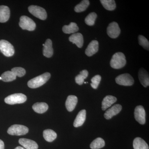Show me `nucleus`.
I'll return each mask as SVG.
<instances>
[{
    "label": "nucleus",
    "mask_w": 149,
    "mask_h": 149,
    "mask_svg": "<svg viewBox=\"0 0 149 149\" xmlns=\"http://www.w3.org/2000/svg\"><path fill=\"white\" fill-rule=\"evenodd\" d=\"M146 116L143 107L139 105L136 107L134 111V117L136 121L141 125H144L146 122Z\"/></svg>",
    "instance_id": "obj_9"
},
{
    "label": "nucleus",
    "mask_w": 149,
    "mask_h": 149,
    "mask_svg": "<svg viewBox=\"0 0 149 149\" xmlns=\"http://www.w3.org/2000/svg\"><path fill=\"white\" fill-rule=\"evenodd\" d=\"M86 117V111L85 109L80 111L77 114L74 121L73 125L75 128L80 127L85 122Z\"/></svg>",
    "instance_id": "obj_18"
},
{
    "label": "nucleus",
    "mask_w": 149,
    "mask_h": 149,
    "mask_svg": "<svg viewBox=\"0 0 149 149\" xmlns=\"http://www.w3.org/2000/svg\"><path fill=\"white\" fill-rule=\"evenodd\" d=\"M15 149H25V148H22V147H20V146H18L17 147H16V148H15Z\"/></svg>",
    "instance_id": "obj_35"
},
{
    "label": "nucleus",
    "mask_w": 149,
    "mask_h": 149,
    "mask_svg": "<svg viewBox=\"0 0 149 149\" xmlns=\"http://www.w3.org/2000/svg\"><path fill=\"white\" fill-rule=\"evenodd\" d=\"M19 143L26 149H38V146L36 142L29 139H20L19 140Z\"/></svg>",
    "instance_id": "obj_15"
},
{
    "label": "nucleus",
    "mask_w": 149,
    "mask_h": 149,
    "mask_svg": "<svg viewBox=\"0 0 149 149\" xmlns=\"http://www.w3.org/2000/svg\"><path fill=\"white\" fill-rule=\"evenodd\" d=\"M101 3L103 6L107 10H114L116 8V4L113 0H101Z\"/></svg>",
    "instance_id": "obj_25"
},
{
    "label": "nucleus",
    "mask_w": 149,
    "mask_h": 149,
    "mask_svg": "<svg viewBox=\"0 0 149 149\" xmlns=\"http://www.w3.org/2000/svg\"><path fill=\"white\" fill-rule=\"evenodd\" d=\"M52 42L50 39H47L45 43L43 48V55L47 58H50L53 55Z\"/></svg>",
    "instance_id": "obj_19"
},
{
    "label": "nucleus",
    "mask_w": 149,
    "mask_h": 149,
    "mask_svg": "<svg viewBox=\"0 0 149 149\" xmlns=\"http://www.w3.org/2000/svg\"><path fill=\"white\" fill-rule=\"evenodd\" d=\"M97 17V14L95 12L91 13L85 18V23L89 26H93Z\"/></svg>",
    "instance_id": "obj_30"
},
{
    "label": "nucleus",
    "mask_w": 149,
    "mask_h": 149,
    "mask_svg": "<svg viewBox=\"0 0 149 149\" xmlns=\"http://www.w3.org/2000/svg\"><path fill=\"white\" fill-rule=\"evenodd\" d=\"M88 72L86 70H84L80 72V74H78L75 77V82L79 85H83L84 80L88 77Z\"/></svg>",
    "instance_id": "obj_28"
},
{
    "label": "nucleus",
    "mask_w": 149,
    "mask_h": 149,
    "mask_svg": "<svg viewBox=\"0 0 149 149\" xmlns=\"http://www.w3.org/2000/svg\"><path fill=\"white\" fill-rule=\"evenodd\" d=\"M0 50L4 55L7 57L12 56L15 53L13 46L5 40H0Z\"/></svg>",
    "instance_id": "obj_6"
},
{
    "label": "nucleus",
    "mask_w": 149,
    "mask_h": 149,
    "mask_svg": "<svg viewBox=\"0 0 149 149\" xmlns=\"http://www.w3.org/2000/svg\"><path fill=\"white\" fill-rule=\"evenodd\" d=\"M1 77H0V80H1Z\"/></svg>",
    "instance_id": "obj_36"
},
{
    "label": "nucleus",
    "mask_w": 149,
    "mask_h": 149,
    "mask_svg": "<svg viewBox=\"0 0 149 149\" xmlns=\"http://www.w3.org/2000/svg\"><path fill=\"white\" fill-rule=\"evenodd\" d=\"M19 26L22 29L29 31L35 30L36 27L35 22L28 17L24 15L20 17Z\"/></svg>",
    "instance_id": "obj_5"
},
{
    "label": "nucleus",
    "mask_w": 149,
    "mask_h": 149,
    "mask_svg": "<svg viewBox=\"0 0 149 149\" xmlns=\"http://www.w3.org/2000/svg\"><path fill=\"white\" fill-rule=\"evenodd\" d=\"M43 137L46 141L52 142L56 139L57 134L54 130L51 129H47L43 132Z\"/></svg>",
    "instance_id": "obj_23"
},
{
    "label": "nucleus",
    "mask_w": 149,
    "mask_h": 149,
    "mask_svg": "<svg viewBox=\"0 0 149 149\" xmlns=\"http://www.w3.org/2000/svg\"><path fill=\"white\" fill-rule=\"evenodd\" d=\"M28 10L32 15L42 20H45L47 18V13L45 10L41 7L31 6L28 8Z\"/></svg>",
    "instance_id": "obj_7"
},
{
    "label": "nucleus",
    "mask_w": 149,
    "mask_h": 149,
    "mask_svg": "<svg viewBox=\"0 0 149 149\" xmlns=\"http://www.w3.org/2000/svg\"><path fill=\"white\" fill-rule=\"evenodd\" d=\"M27 97L22 93H16L8 96L5 99V102L8 104L13 105L23 103L27 100Z\"/></svg>",
    "instance_id": "obj_3"
},
{
    "label": "nucleus",
    "mask_w": 149,
    "mask_h": 149,
    "mask_svg": "<svg viewBox=\"0 0 149 149\" xmlns=\"http://www.w3.org/2000/svg\"><path fill=\"white\" fill-rule=\"evenodd\" d=\"M50 77V73L45 72L29 80L27 83V85L29 88H39L47 83Z\"/></svg>",
    "instance_id": "obj_1"
},
{
    "label": "nucleus",
    "mask_w": 149,
    "mask_h": 149,
    "mask_svg": "<svg viewBox=\"0 0 149 149\" xmlns=\"http://www.w3.org/2000/svg\"><path fill=\"white\" fill-rule=\"evenodd\" d=\"M0 149H4V143L1 139H0Z\"/></svg>",
    "instance_id": "obj_34"
},
{
    "label": "nucleus",
    "mask_w": 149,
    "mask_h": 149,
    "mask_svg": "<svg viewBox=\"0 0 149 149\" xmlns=\"http://www.w3.org/2000/svg\"><path fill=\"white\" fill-rule=\"evenodd\" d=\"M105 146V141L101 138H97L93 141L90 145L92 149H100Z\"/></svg>",
    "instance_id": "obj_26"
},
{
    "label": "nucleus",
    "mask_w": 149,
    "mask_h": 149,
    "mask_svg": "<svg viewBox=\"0 0 149 149\" xmlns=\"http://www.w3.org/2000/svg\"><path fill=\"white\" fill-rule=\"evenodd\" d=\"M63 31L65 34H71L77 32L79 30V27L74 22H71L68 25H64L62 28Z\"/></svg>",
    "instance_id": "obj_24"
},
{
    "label": "nucleus",
    "mask_w": 149,
    "mask_h": 149,
    "mask_svg": "<svg viewBox=\"0 0 149 149\" xmlns=\"http://www.w3.org/2000/svg\"><path fill=\"white\" fill-rule=\"evenodd\" d=\"M90 5V2L88 0H83L75 6L74 10L77 13L82 12L87 9Z\"/></svg>",
    "instance_id": "obj_29"
},
{
    "label": "nucleus",
    "mask_w": 149,
    "mask_h": 149,
    "mask_svg": "<svg viewBox=\"0 0 149 149\" xmlns=\"http://www.w3.org/2000/svg\"><path fill=\"white\" fill-rule=\"evenodd\" d=\"M101 79V76L99 74H97L93 77L91 79V82H92V83L91 84V87L93 89H97L98 87L99 84L100 83Z\"/></svg>",
    "instance_id": "obj_32"
},
{
    "label": "nucleus",
    "mask_w": 149,
    "mask_h": 149,
    "mask_svg": "<svg viewBox=\"0 0 149 149\" xmlns=\"http://www.w3.org/2000/svg\"><path fill=\"white\" fill-rule=\"evenodd\" d=\"M69 40L70 42L76 45L78 48H82L83 46L84 39L83 35L81 33L73 34L69 37Z\"/></svg>",
    "instance_id": "obj_13"
},
{
    "label": "nucleus",
    "mask_w": 149,
    "mask_h": 149,
    "mask_svg": "<svg viewBox=\"0 0 149 149\" xmlns=\"http://www.w3.org/2000/svg\"><path fill=\"white\" fill-rule=\"evenodd\" d=\"M139 45L143 47L144 49L147 50H149V42L148 40L143 35H140L139 36Z\"/></svg>",
    "instance_id": "obj_31"
},
{
    "label": "nucleus",
    "mask_w": 149,
    "mask_h": 149,
    "mask_svg": "<svg viewBox=\"0 0 149 149\" xmlns=\"http://www.w3.org/2000/svg\"><path fill=\"white\" fill-rule=\"evenodd\" d=\"M120 29L117 22H113L110 23L107 28V33L111 38L115 39L120 35Z\"/></svg>",
    "instance_id": "obj_10"
},
{
    "label": "nucleus",
    "mask_w": 149,
    "mask_h": 149,
    "mask_svg": "<svg viewBox=\"0 0 149 149\" xmlns=\"http://www.w3.org/2000/svg\"><path fill=\"white\" fill-rule=\"evenodd\" d=\"M122 107L121 105L116 104L112 107L107 111L104 114V116L106 119H111L114 116L120 113L122 110Z\"/></svg>",
    "instance_id": "obj_11"
},
{
    "label": "nucleus",
    "mask_w": 149,
    "mask_h": 149,
    "mask_svg": "<svg viewBox=\"0 0 149 149\" xmlns=\"http://www.w3.org/2000/svg\"><path fill=\"white\" fill-rule=\"evenodd\" d=\"M47 104L45 102H37L34 104L32 109L34 111L39 113H43L45 112L48 109Z\"/></svg>",
    "instance_id": "obj_22"
},
{
    "label": "nucleus",
    "mask_w": 149,
    "mask_h": 149,
    "mask_svg": "<svg viewBox=\"0 0 149 149\" xmlns=\"http://www.w3.org/2000/svg\"><path fill=\"white\" fill-rule=\"evenodd\" d=\"M78 100L77 97L74 95H69L68 97L66 102L65 107L68 111H72L75 108L77 105Z\"/></svg>",
    "instance_id": "obj_17"
},
{
    "label": "nucleus",
    "mask_w": 149,
    "mask_h": 149,
    "mask_svg": "<svg viewBox=\"0 0 149 149\" xmlns=\"http://www.w3.org/2000/svg\"><path fill=\"white\" fill-rule=\"evenodd\" d=\"M117 101V98L114 96L107 95L104 98L102 102V110L105 111L110 107L113 104Z\"/></svg>",
    "instance_id": "obj_20"
},
{
    "label": "nucleus",
    "mask_w": 149,
    "mask_h": 149,
    "mask_svg": "<svg viewBox=\"0 0 149 149\" xmlns=\"http://www.w3.org/2000/svg\"><path fill=\"white\" fill-rule=\"evenodd\" d=\"M126 63V59L122 52L116 53L113 56L110 61V65L116 69H120L125 66Z\"/></svg>",
    "instance_id": "obj_2"
},
{
    "label": "nucleus",
    "mask_w": 149,
    "mask_h": 149,
    "mask_svg": "<svg viewBox=\"0 0 149 149\" xmlns=\"http://www.w3.org/2000/svg\"><path fill=\"white\" fill-rule=\"evenodd\" d=\"M1 80L5 82H11L16 78V76L11 71H6L1 74Z\"/></svg>",
    "instance_id": "obj_27"
},
{
    "label": "nucleus",
    "mask_w": 149,
    "mask_h": 149,
    "mask_svg": "<svg viewBox=\"0 0 149 149\" xmlns=\"http://www.w3.org/2000/svg\"><path fill=\"white\" fill-rule=\"evenodd\" d=\"M43 46H45V44H43Z\"/></svg>",
    "instance_id": "obj_37"
},
{
    "label": "nucleus",
    "mask_w": 149,
    "mask_h": 149,
    "mask_svg": "<svg viewBox=\"0 0 149 149\" xmlns=\"http://www.w3.org/2000/svg\"><path fill=\"white\" fill-rule=\"evenodd\" d=\"M29 129L23 125L15 124L11 126L8 130L9 134L12 136H22L28 133Z\"/></svg>",
    "instance_id": "obj_4"
},
{
    "label": "nucleus",
    "mask_w": 149,
    "mask_h": 149,
    "mask_svg": "<svg viewBox=\"0 0 149 149\" xmlns=\"http://www.w3.org/2000/svg\"><path fill=\"white\" fill-rule=\"evenodd\" d=\"M11 71L15 76L19 77H22L24 76L26 73V71L24 68L21 67L13 68L11 70Z\"/></svg>",
    "instance_id": "obj_33"
},
{
    "label": "nucleus",
    "mask_w": 149,
    "mask_h": 149,
    "mask_svg": "<svg viewBox=\"0 0 149 149\" xmlns=\"http://www.w3.org/2000/svg\"><path fill=\"white\" fill-rule=\"evenodd\" d=\"M10 17V10L6 6H0V22L4 23L8 20Z\"/></svg>",
    "instance_id": "obj_16"
},
{
    "label": "nucleus",
    "mask_w": 149,
    "mask_h": 149,
    "mask_svg": "<svg viewBox=\"0 0 149 149\" xmlns=\"http://www.w3.org/2000/svg\"><path fill=\"white\" fill-rule=\"evenodd\" d=\"M115 80L118 85L123 86H131L134 83L133 77L128 73H125L118 75L116 78Z\"/></svg>",
    "instance_id": "obj_8"
},
{
    "label": "nucleus",
    "mask_w": 149,
    "mask_h": 149,
    "mask_svg": "<svg viewBox=\"0 0 149 149\" xmlns=\"http://www.w3.org/2000/svg\"><path fill=\"white\" fill-rule=\"evenodd\" d=\"M139 77L140 82L144 87L146 88L149 86V74L146 70L143 68L140 69L139 72Z\"/></svg>",
    "instance_id": "obj_14"
},
{
    "label": "nucleus",
    "mask_w": 149,
    "mask_h": 149,
    "mask_svg": "<svg viewBox=\"0 0 149 149\" xmlns=\"http://www.w3.org/2000/svg\"><path fill=\"white\" fill-rule=\"evenodd\" d=\"M98 49V42L97 40H93L88 45L85 50V53L88 56H91L97 52Z\"/></svg>",
    "instance_id": "obj_12"
},
{
    "label": "nucleus",
    "mask_w": 149,
    "mask_h": 149,
    "mask_svg": "<svg viewBox=\"0 0 149 149\" xmlns=\"http://www.w3.org/2000/svg\"><path fill=\"white\" fill-rule=\"evenodd\" d=\"M134 149H149L148 145L143 139L137 137L133 142Z\"/></svg>",
    "instance_id": "obj_21"
}]
</instances>
